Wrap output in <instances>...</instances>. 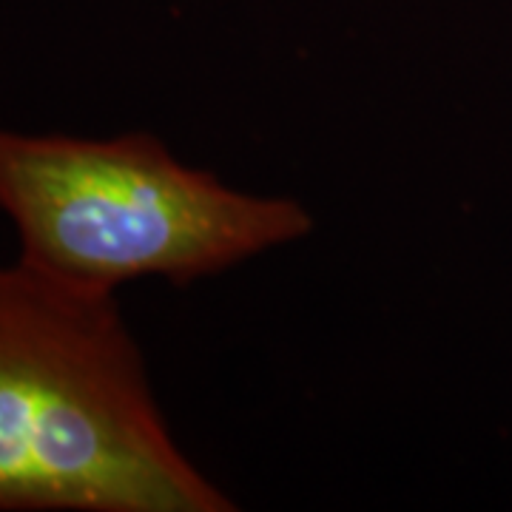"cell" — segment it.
Returning <instances> with one entry per match:
<instances>
[{
  "label": "cell",
  "instance_id": "1",
  "mask_svg": "<svg viewBox=\"0 0 512 512\" xmlns=\"http://www.w3.org/2000/svg\"><path fill=\"white\" fill-rule=\"evenodd\" d=\"M154 396L120 296L0 262V512H234Z\"/></svg>",
  "mask_w": 512,
  "mask_h": 512
},
{
  "label": "cell",
  "instance_id": "2",
  "mask_svg": "<svg viewBox=\"0 0 512 512\" xmlns=\"http://www.w3.org/2000/svg\"><path fill=\"white\" fill-rule=\"evenodd\" d=\"M0 214L26 265L114 293L140 279L191 285L228 274L313 231L299 200L228 185L148 131L0 126Z\"/></svg>",
  "mask_w": 512,
  "mask_h": 512
}]
</instances>
